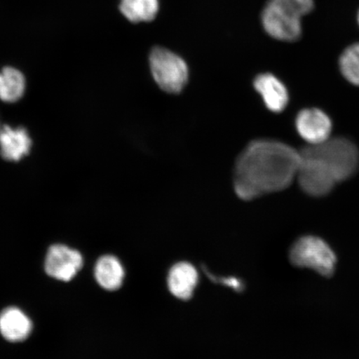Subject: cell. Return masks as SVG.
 I'll return each instance as SVG.
<instances>
[{
	"label": "cell",
	"instance_id": "obj_1",
	"mask_svg": "<svg viewBox=\"0 0 359 359\" xmlns=\"http://www.w3.org/2000/svg\"><path fill=\"white\" fill-rule=\"evenodd\" d=\"M299 161V151L286 143L271 139L251 142L236 160V195L250 201L287 189L297 177Z\"/></svg>",
	"mask_w": 359,
	"mask_h": 359
},
{
	"label": "cell",
	"instance_id": "obj_2",
	"mask_svg": "<svg viewBox=\"0 0 359 359\" xmlns=\"http://www.w3.org/2000/svg\"><path fill=\"white\" fill-rule=\"evenodd\" d=\"M339 183L347 181L359 168V150L344 137H330L320 145L311 146Z\"/></svg>",
	"mask_w": 359,
	"mask_h": 359
},
{
	"label": "cell",
	"instance_id": "obj_3",
	"mask_svg": "<svg viewBox=\"0 0 359 359\" xmlns=\"http://www.w3.org/2000/svg\"><path fill=\"white\" fill-rule=\"evenodd\" d=\"M152 77L163 91L179 93L186 87L189 69L185 60L168 48L155 47L149 55Z\"/></svg>",
	"mask_w": 359,
	"mask_h": 359
},
{
	"label": "cell",
	"instance_id": "obj_4",
	"mask_svg": "<svg viewBox=\"0 0 359 359\" xmlns=\"http://www.w3.org/2000/svg\"><path fill=\"white\" fill-rule=\"evenodd\" d=\"M290 259L294 266L313 269L325 277L333 276L337 263L330 246L313 236L299 238L295 242L290 251Z\"/></svg>",
	"mask_w": 359,
	"mask_h": 359
},
{
	"label": "cell",
	"instance_id": "obj_5",
	"mask_svg": "<svg viewBox=\"0 0 359 359\" xmlns=\"http://www.w3.org/2000/svg\"><path fill=\"white\" fill-rule=\"evenodd\" d=\"M299 154V167L296 177L299 187L311 196L320 197L329 194L338 184L333 175L311 147H304Z\"/></svg>",
	"mask_w": 359,
	"mask_h": 359
},
{
	"label": "cell",
	"instance_id": "obj_6",
	"mask_svg": "<svg viewBox=\"0 0 359 359\" xmlns=\"http://www.w3.org/2000/svg\"><path fill=\"white\" fill-rule=\"evenodd\" d=\"M262 24L266 34L279 41H298L303 33L302 19L271 0L263 8Z\"/></svg>",
	"mask_w": 359,
	"mask_h": 359
},
{
	"label": "cell",
	"instance_id": "obj_7",
	"mask_svg": "<svg viewBox=\"0 0 359 359\" xmlns=\"http://www.w3.org/2000/svg\"><path fill=\"white\" fill-rule=\"evenodd\" d=\"M83 266L82 255L64 245H52L44 264L45 271L49 276L66 282L73 280Z\"/></svg>",
	"mask_w": 359,
	"mask_h": 359
},
{
	"label": "cell",
	"instance_id": "obj_8",
	"mask_svg": "<svg viewBox=\"0 0 359 359\" xmlns=\"http://www.w3.org/2000/svg\"><path fill=\"white\" fill-rule=\"evenodd\" d=\"M295 128L309 146H316L329 140L333 123L325 111L312 107L299 112L295 119Z\"/></svg>",
	"mask_w": 359,
	"mask_h": 359
},
{
	"label": "cell",
	"instance_id": "obj_9",
	"mask_svg": "<svg viewBox=\"0 0 359 359\" xmlns=\"http://www.w3.org/2000/svg\"><path fill=\"white\" fill-rule=\"evenodd\" d=\"M254 88L269 111L280 114L288 106V90L275 75L269 73L259 74L254 80Z\"/></svg>",
	"mask_w": 359,
	"mask_h": 359
},
{
	"label": "cell",
	"instance_id": "obj_10",
	"mask_svg": "<svg viewBox=\"0 0 359 359\" xmlns=\"http://www.w3.org/2000/svg\"><path fill=\"white\" fill-rule=\"evenodd\" d=\"M33 323L21 309L11 307L0 313V333L12 343H20L32 333Z\"/></svg>",
	"mask_w": 359,
	"mask_h": 359
},
{
	"label": "cell",
	"instance_id": "obj_11",
	"mask_svg": "<svg viewBox=\"0 0 359 359\" xmlns=\"http://www.w3.org/2000/svg\"><path fill=\"white\" fill-rule=\"evenodd\" d=\"M31 147L32 141L25 128L4 126L0 129V154L4 160L19 161L29 154Z\"/></svg>",
	"mask_w": 359,
	"mask_h": 359
},
{
	"label": "cell",
	"instance_id": "obj_12",
	"mask_svg": "<svg viewBox=\"0 0 359 359\" xmlns=\"http://www.w3.org/2000/svg\"><path fill=\"white\" fill-rule=\"evenodd\" d=\"M198 283V273L192 264L181 262L170 269L168 276V287L175 297L187 300L191 298Z\"/></svg>",
	"mask_w": 359,
	"mask_h": 359
},
{
	"label": "cell",
	"instance_id": "obj_13",
	"mask_svg": "<svg viewBox=\"0 0 359 359\" xmlns=\"http://www.w3.org/2000/svg\"><path fill=\"white\" fill-rule=\"evenodd\" d=\"M125 271L122 264L112 255H105L97 260L95 277L98 284L107 290H118L123 285Z\"/></svg>",
	"mask_w": 359,
	"mask_h": 359
},
{
	"label": "cell",
	"instance_id": "obj_14",
	"mask_svg": "<svg viewBox=\"0 0 359 359\" xmlns=\"http://www.w3.org/2000/svg\"><path fill=\"white\" fill-rule=\"evenodd\" d=\"M159 0H120L119 10L133 24L155 20L159 12Z\"/></svg>",
	"mask_w": 359,
	"mask_h": 359
},
{
	"label": "cell",
	"instance_id": "obj_15",
	"mask_svg": "<svg viewBox=\"0 0 359 359\" xmlns=\"http://www.w3.org/2000/svg\"><path fill=\"white\" fill-rule=\"evenodd\" d=\"M25 78L20 70L6 67L0 72V100L6 102H15L24 95Z\"/></svg>",
	"mask_w": 359,
	"mask_h": 359
},
{
	"label": "cell",
	"instance_id": "obj_16",
	"mask_svg": "<svg viewBox=\"0 0 359 359\" xmlns=\"http://www.w3.org/2000/svg\"><path fill=\"white\" fill-rule=\"evenodd\" d=\"M339 69L348 82L359 87V43L345 48L339 57Z\"/></svg>",
	"mask_w": 359,
	"mask_h": 359
},
{
	"label": "cell",
	"instance_id": "obj_17",
	"mask_svg": "<svg viewBox=\"0 0 359 359\" xmlns=\"http://www.w3.org/2000/svg\"><path fill=\"white\" fill-rule=\"evenodd\" d=\"M271 1L300 19L311 13L314 8V0H271Z\"/></svg>",
	"mask_w": 359,
	"mask_h": 359
},
{
	"label": "cell",
	"instance_id": "obj_18",
	"mask_svg": "<svg viewBox=\"0 0 359 359\" xmlns=\"http://www.w3.org/2000/svg\"><path fill=\"white\" fill-rule=\"evenodd\" d=\"M357 21H358V24L359 25V10H358V15H357Z\"/></svg>",
	"mask_w": 359,
	"mask_h": 359
}]
</instances>
